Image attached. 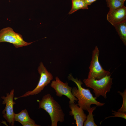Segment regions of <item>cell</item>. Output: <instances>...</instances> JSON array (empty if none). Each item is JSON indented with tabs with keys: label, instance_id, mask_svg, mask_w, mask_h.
I'll return each instance as SVG.
<instances>
[{
	"label": "cell",
	"instance_id": "1",
	"mask_svg": "<svg viewBox=\"0 0 126 126\" xmlns=\"http://www.w3.org/2000/svg\"><path fill=\"white\" fill-rule=\"evenodd\" d=\"M68 79L74 82L78 89L74 87L72 88V93L78 100V105L84 110L88 111L92 104L95 105L97 106H102L105 103L97 101V98L94 97L88 88L85 89L82 86V82L77 78H74L71 74L69 75Z\"/></svg>",
	"mask_w": 126,
	"mask_h": 126
},
{
	"label": "cell",
	"instance_id": "2",
	"mask_svg": "<svg viewBox=\"0 0 126 126\" xmlns=\"http://www.w3.org/2000/svg\"><path fill=\"white\" fill-rule=\"evenodd\" d=\"M38 103V108L44 110L49 115L51 126H57L58 122L64 121L65 115L61 106L50 94L44 95Z\"/></svg>",
	"mask_w": 126,
	"mask_h": 126
},
{
	"label": "cell",
	"instance_id": "3",
	"mask_svg": "<svg viewBox=\"0 0 126 126\" xmlns=\"http://www.w3.org/2000/svg\"><path fill=\"white\" fill-rule=\"evenodd\" d=\"M111 75L106 76L99 80L84 79L83 81L86 87L93 90L96 97L102 96L106 98L107 93L110 91L112 84Z\"/></svg>",
	"mask_w": 126,
	"mask_h": 126
},
{
	"label": "cell",
	"instance_id": "4",
	"mask_svg": "<svg viewBox=\"0 0 126 126\" xmlns=\"http://www.w3.org/2000/svg\"><path fill=\"white\" fill-rule=\"evenodd\" d=\"M38 70L40 76L36 87L33 90L27 91L20 97L14 98L15 100H16L20 98L35 95L39 93L53 79V77L52 74L48 71L42 62L40 63Z\"/></svg>",
	"mask_w": 126,
	"mask_h": 126
},
{
	"label": "cell",
	"instance_id": "5",
	"mask_svg": "<svg viewBox=\"0 0 126 126\" xmlns=\"http://www.w3.org/2000/svg\"><path fill=\"white\" fill-rule=\"evenodd\" d=\"M34 42H25L22 35L15 32L10 27L3 28L0 31V43H10L13 44L15 48H18L30 45Z\"/></svg>",
	"mask_w": 126,
	"mask_h": 126
},
{
	"label": "cell",
	"instance_id": "6",
	"mask_svg": "<svg viewBox=\"0 0 126 126\" xmlns=\"http://www.w3.org/2000/svg\"><path fill=\"white\" fill-rule=\"evenodd\" d=\"M99 51L96 46L92 52L91 60L89 66L88 79L99 80L111 74L110 72L103 68L99 60Z\"/></svg>",
	"mask_w": 126,
	"mask_h": 126
},
{
	"label": "cell",
	"instance_id": "7",
	"mask_svg": "<svg viewBox=\"0 0 126 126\" xmlns=\"http://www.w3.org/2000/svg\"><path fill=\"white\" fill-rule=\"evenodd\" d=\"M14 93V89H13L9 93L6 94V96L1 97L3 100L2 104H5V107L2 111L3 117L9 124L12 126H14L15 122L13 106L16 103L13 101Z\"/></svg>",
	"mask_w": 126,
	"mask_h": 126
},
{
	"label": "cell",
	"instance_id": "8",
	"mask_svg": "<svg viewBox=\"0 0 126 126\" xmlns=\"http://www.w3.org/2000/svg\"><path fill=\"white\" fill-rule=\"evenodd\" d=\"M50 86L55 91L57 96L61 97L64 95L69 98V103L75 102V101H77V99L72 94V88L69 86L67 82L64 83L61 81L58 77H56L55 80L52 81Z\"/></svg>",
	"mask_w": 126,
	"mask_h": 126
},
{
	"label": "cell",
	"instance_id": "9",
	"mask_svg": "<svg viewBox=\"0 0 126 126\" xmlns=\"http://www.w3.org/2000/svg\"><path fill=\"white\" fill-rule=\"evenodd\" d=\"M107 19L114 26L126 21V7L124 6L116 9L109 10L107 15Z\"/></svg>",
	"mask_w": 126,
	"mask_h": 126
},
{
	"label": "cell",
	"instance_id": "10",
	"mask_svg": "<svg viewBox=\"0 0 126 126\" xmlns=\"http://www.w3.org/2000/svg\"><path fill=\"white\" fill-rule=\"evenodd\" d=\"M69 106L71 110L69 112V115L73 116L76 126H83L87 116L84 110L74 102L69 103Z\"/></svg>",
	"mask_w": 126,
	"mask_h": 126
},
{
	"label": "cell",
	"instance_id": "11",
	"mask_svg": "<svg viewBox=\"0 0 126 126\" xmlns=\"http://www.w3.org/2000/svg\"><path fill=\"white\" fill-rule=\"evenodd\" d=\"M14 119L15 121L18 122L21 124L26 122L35 123V121L30 117L28 111L26 109L22 110L18 113H14Z\"/></svg>",
	"mask_w": 126,
	"mask_h": 126
},
{
	"label": "cell",
	"instance_id": "12",
	"mask_svg": "<svg viewBox=\"0 0 126 126\" xmlns=\"http://www.w3.org/2000/svg\"><path fill=\"white\" fill-rule=\"evenodd\" d=\"M120 39L124 44L126 45V21L117 24L114 26Z\"/></svg>",
	"mask_w": 126,
	"mask_h": 126
},
{
	"label": "cell",
	"instance_id": "13",
	"mask_svg": "<svg viewBox=\"0 0 126 126\" xmlns=\"http://www.w3.org/2000/svg\"><path fill=\"white\" fill-rule=\"evenodd\" d=\"M72 6L71 9L69 14H71L80 9H88V5L85 2L84 0H71Z\"/></svg>",
	"mask_w": 126,
	"mask_h": 126
},
{
	"label": "cell",
	"instance_id": "14",
	"mask_svg": "<svg viewBox=\"0 0 126 126\" xmlns=\"http://www.w3.org/2000/svg\"><path fill=\"white\" fill-rule=\"evenodd\" d=\"M96 106H93L91 107L88 110V115L86 116V119L84 123V126H97L94 121L93 116L94 115L93 114V111L95 109Z\"/></svg>",
	"mask_w": 126,
	"mask_h": 126
},
{
	"label": "cell",
	"instance_id": "15",
	"mask_svg": "<svg viewBox=\"0 0 126 126\" xmlns=\"http://www.w3.org/2000/svg\"><path fill=\"white\" fill-rule=\"evenodd\" d=\"M106 1L109 10L116 9L124 6V3L118 0H106Z\"/></svg>",
	"mask_w": 126,
	"mask_h": 126
},
{
	"label": "cell",
	"instance_id": "16",
	"mask_svg": "<svg viewBox=\"0 0 126 126\" xmlns=\"http://www.w3.org/2000/svg\"><path fill=\"white\" fill-rule=\"evenodd\" d=\"M122 97L123 101L121 107L118 110V112L126 113V90L125 89L123 92L119 91H117Z\"/></svg>",
	"mask_w": 126,
	"mask_h": 126
},
{
	"label": "cell",
	"instance_id": "17",
	"mask_svg": "<svg viewBox=\"0 0 126 126\" xmlns=\"http://www.w3.org/2000/svg\"><path fill=\"white\" fill-rule=\"evenodd\" d=\"M112 111L114 112L112 113L113 115H114V116H109L107 117H106L105 119L111 117H121L126 119V113L123 112H117L113 110H112Z\"/></svg>",
	"mask_w": 126,
	"mask_h": 126
},
{
	"label": "cell",
	"instance_id": "18",
	"mask_svg": "<svg viewBox=\"0 0 126 126\" xmlns=\"http://www.w3.org/2000/svg\"><path fill=\"white\" fill-rule=\"evenodd\" d=\"M21 124L23 126H40V125H38L36 123H34L30 122L23 123Z\"/></svg>",
	"mask_w": 126,
	"mask_h": 126
},
{
	"label": "cell",
	"instance_id": "19",
	"mask_svg": "<svg viewBox=\"0 0 126 126\" xmlns=\"http://www.w3.org/2000/svg\"><path fill=\"white\" fill-rule=\"evenodd\" d=\"M97 0H84L85 3L88 5H91L93 3Z\"/></svg>",
	"mask_w": 126,
	"mask_h": 126
},
{
	"label": "cell",
	"instance_id": "20",
	"mask_svg": "<svg viewBox=\"0 0 126 126\" xmlns=\"http://www.w3.org/2000/svg\"><path fill=\"white\" fill-rule=\"evenodd\" d=\"M118 0L120 1H121L122 2L124 3L126 0Z\"/></svg>",
	"mask_w": 126,
	"mask_h": 126
}]
</instances>
